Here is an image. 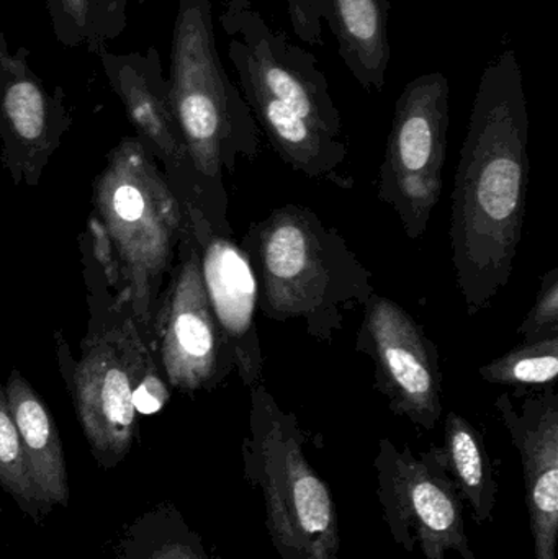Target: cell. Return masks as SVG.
<instances>
[{
	"label": "cell",
	"mask_w": 558,
	"mask_h": 559,
	"mask_svg": "<svg viewBox=\"0 0 558 559\" xmlns=\"http://www.w3.org/2000/svg\"><path fill=\"white\" fill-rule=\"evenodd\" d=\"M241 248L258 278L259 311L301 322L321 344H331L347 312L377 293L346 239L305 206L288 203L251 223Z\"/></svg>",
	"instance_id": "cell-2"
},
{
	"label": "cell",
	"mask_w": 558,
	"mask_h": 559,
	"mask_svg": "<svg viewBox=\"0 0 558 559\" xmlns=\"http://www.w3.org/2000/svg\"><path fill=\"white\" fill-rule=\"evenodd\" d=\"M442 449L462 501L467 502L478 525L488 524L497 508L498 486L480 430L451 411L444 420Z\"/></svg>",
	"instance_id": "cell-18"
},
{
	"label": "cell",
	"mask_w": 558,
	"mask_h": 559,
	"mask_svg": "<svg viewBox=\"0 0 558 559\" xmlns=\"http://www.w3.org/2000/svg\"><path fill=\"white\" fill-rule=\"evenodd\" d=\"M449 94L448 78L431 72L408 82L395 104L377 197L393 209L412 241L428 231L432 210L441 199Z\"/></svg>",
	"instance_id": "cell-7"
},
{
	"label": "cell",
	"mask_w": 558,
	"mask_h": 559,
	"mask_svg": "<svg viewBox=\"0 0 558 559\" xmlns=\"http://www.w3.org/2000/svg\"><path fill=\"white\" fill-rule=\"evenodd\" d=\"M238 75L246 104L285 164L308 179L324 180L341 189L354 186L353 179L343 170L349 154L346 141L318 130L287 105L262 91L254 81Z\"/></svg>",
	"instance_id": "cell-14"
},
{
	"label": "cell",
	"mask_w": 558,
	"mask_h": 559,
	"mask_svg": "<svg viewBox=\"0 0 558 559\" xmlns=\"http://www.w3.org/2000/svg\"><path fill=\"white\" fill-rule=\"evenodd\" d=\"M2 111L19 143L41 147L49 133V105L35 79H12L3 88Z\"/></svg>",
	"instance_id": "cell-22"
},
{
	"label": "cell",
	"mask_w": 558,
	"mask_h": 559,
	"mask_svg": "<svg viewBox=\"0 0 558 559\" xmlns=\"http://www.w3.org/2000/svg\"><path fill=\"white\" fill-rule=\"evenodd\" d=\"M180 262L153 319L167 384L182 393L210 390L235 371V361L213 316L190 228L179 245Z\"/></svg>",
	"instance_id": "cell-9"
},
{
	"label": "cell",
	"mask_w": 558,
	"mask_h": 559,
	"mask_svg": "<svg viewBox=\"0 0 558 559\" xmlns=\"http://www.w3.org/2000/svg\"><path fill=\"white\" fill-rule=\"evenodd\" d=\"M330 22L340 55L369 92L385 85L390 62L389 0H288L292 20L313 9Z\"/></svg>",
	"instance_id": "cell-15"
},
{
	"label": "cell",
	"mask_w": 558,
	"mask_h": 559,
	"mask_svg": "<svg viewBox=\"0 0 558 559\" xmlns=\"http://www.w3.org/2000/svg\"><path fill=\"white\" fill-rule=\"evenodd\" d=\"M557 374L558 337L521 342L513 350L478 368V377L497 386H554Z\"/></svg>",
	"instance_id": "cell-19"
},
{
	"label": "cell",
	"mask_w": 558,
	"mask_h": 559,
	"mask_svg": "<svg viewBox=\"0 0 558 559\" xmlns=\"http://www.w3.org/2000/svg\"><path fill=\"white\" fill-rule=\"evenodd\" d=\"M373 469L383 521L400 548L426 559H446L449 551L477 559L442 447L413 452L380 439Z\"/></svg>",
	"instance_id": "cell-6"
},
{
	"label": "cell",
	"mask_w": 558,
	"mask_h": 559,
	"mask_svg": "<svg viewBox=\"0 0 558 559\" xmlns=\"http://www.w3.org/2000/svg\"><path fill=\"white\" fill-rule=\"evenodd\" d=\"M169 105L203 193V215L231 236L223 170L254 160L261 128L223 69L216 49L212 0H180L170 55Z\"/></svg>",
	"instance_id": "cell-3"
},
{
	"label": "cell",
	"mask_w": 558,
	"mask_h": 559,
	"mask_svg": "<svg viewBox=\"0 0 558 559\" xmlns=\"http://www.w3.org/2000/svg\"><path fill=\"white\" fill-rule=\"evenodd\" d=\"M0 486L36 524L43 522L48 514V508L43 504L29 478L19 430L13 423L2 384H0Z\"/></svg>",
	"instance_id": "cell-21"
},
{
	"label": "cell",
	"mask_w": 558,
	"mask_h": 559,
	"mask_svg": "<svg viewBox=\"0 0 558 559\" xmlns=\"http://www.w3.org/2000/svg\"><path fill=\"white\" fill-rule=\"evenodd\" d=\"M242 473L264 502L265 528L281 559H340L336 502L305 455L297 416L264 383L251 388Z\"/></svg>",
	"instance_id": "cell-4"
},
{
	"label": "cell",
	"mask_w": 558,
	"mask_h": 559,
	"mask_svg": "<svg viewBox=\"0 0 558 559\" xmlns=\"http://www.w3.org/2000/svg\"><path fill=\"white\" fill-rule=\"evenodd\" d=\"M118 94L121 95L128 117L144 138L153 143L157 153L166 159L176 173L179 199L183 206H197L203 212V193L199 176L193 169L186 141L179 124L170 110L169 102H164L156 92L130 66L118 72Z\"/></svg>",
	"instance_id": "cell-17"
},
{
	"label": "cell",
	"mask_w": 558,
	"mask_h": 559,
	"mask_svg": "<svg viewBox=\"0 0 558 559\" xmlns=\"http://www.w3.org/2000/svg\"><path fill=\"white\" fill-rule=\"evenodd\" d=\"M200 255V271L213 316L222 329L246 388L262 383L264 357L258 331L259 286L241 245L215 231L202 210L183 206Z\"/></svg>",
	"instance_id": "cell-11"
},
{
	"label": "cell",
	"mask_w": 558,
	"mask_h": 559,
	"mask_svg": "<svg viewBox=\"0 0 558 559\" xmlns=\"http://www.w3.org/2000/svg\"><path fill=\"white\" fill-rule=\"evenodd\" d=\"M7 403L19 430L29 478L43 504L68 506L69 483L58 427L45 401L19 370H12L5 386Z\"/></svg>",
	"instance_id": "cell-16"
},
{
	"label": "cell",
	"mask_w": 558,
	"mask_h": 559,
	"mask_svg": "<svg viewBox=\"0 0 558 559\" xmlns=\"http://www.w3.org/2000/svg\"><path fill=\"white\" fill-rule=\"evenodd\" d=\"M523 342H539L558 337V267L550 269L541 280L533 308L518 328Z\"/></svg>",
	"instance_id": "cell-23"
},
{
	"label": "cell",
	"mask_w": 558,
	"mask_h": 559,
	"mask_svg": "<svg viewBox=\"0 0 558 559\" xmlns=\"http://www.w3.org/2000/svg\"><path fill=\"white\" fill-rule=\"evenodd\" d=\"M495 407L523 466L534 559H557L558 394L547 386L520 406L501 394Z\"/></svg>",
	"instance_id": "cell-12"
},
{
	"label": "cell",
	"mask_w": 558,
	"mask_h": 559,
	"mask_svg": "<svg viewBox=\"0 0 558 559\" xmlns=\"http://www.w3.org/2000/svg\"><path fill=\"white\" fill-rule=\"evenodd\" d=\"M150 559H219L206 554L205 547L195 534L182 532L157 545Z\"/></svg>",
	"instance_id": "cell-24"
},
{
	"label": "cell",
	"mask_w": 558,
	"mask_h": 559,
	"mask_svg": "<svg viewBox=\"0 0 558 559\" xmlns=\"http://www.w3.org/2000/svg\"><path fill=\"white\" fill-rule=\"evenodd\" d=\"M357 354L373 364V388L395 416L432 430L444 411V373L438 345L403 306L376 295L364 306Z\"/></svg>",
	"instance_id": "cell-8"
},
{
	"label": "cell",
	"mask_w": 558,
	"mask_h": 559,
	"mask_svg": "<svg viewBox=\"0 0 558 559\" xmlns=\"http://www.w3.org/2000/svg\"><path fill=\"white\" fill-rule=\"evenodd\" d=\"M72 394L92 455L102 468H115L133 445L138 413L133 383L114 331L85 347L72 378Z\"/></svg>",
	"instance_id": "cell-13"
},
{
	"label": "cell",
	"mask_w": 558,
	"mask_h": 559,
	"mask_svg": "<svg viewBox=\"0 0 558 559\" xmlns=\"http://www.w3.org/2000/svg\"><path fill=\"white\" fill-rule=\"evenodd\" d=\"M64 12L71 16L78 26H84L87 22L88 0H61Z\"/></svg>",
	"instance_id": "cell-25"
},
{
	"label": "cell",
	"mask_w": 558,
	"mask_h": 559,
	"mask_svg": "<svg viewBox=\"0 0 558 559\" xmlns=\"http://www.w3.org/2000/svg\"><path fill=\"white\" fill-rule=\"evenodd\" d=\"M223 20L242 35L229 41V59L238 74L254 81L318 130L343 140L340 110L314 56L272 32L248 0H233Z\"/></svg>",
	"instance_id": "cell-10"
},
{
	"label": "cell",
	"mask_w": 558,
	"mask_h": 559,
	"mask_svg": "<svg viewBox=\"0 0 558 559\" xmlns=\"http://www.w3.org/2000/svg\"><path fill=\"white\" fill-rule=\"evenodd\" d=\"M530 115L513 49L485 69L452 190L451 251L468 318L510 282L530 183Z\"/></svg>",
	"instance_id": "cell-1"
},
{
	"label": "cell",
	"mask_w": 558,
	"mask_h": 559,
	"mask_svg": "<svg viewBox=\"0 0 558 559\" xmlns=\"http://www.w3.org/2000/svg\"><path fill=\"white\" fill-rule=\"evenodd\" d=\"M121 357L127 364L133 383L134 407L138 414H154L169 401V384L163 377L134 319H127L120 328L114 329Z\"/></svg>",
	"instance_id": "cell-20"
},
{
	"label": "cell",
	"mask_w": 558,
	"mask_h": 559,
	"mask_svg": "<svg viewBox=\"0 0 558 559\" xmlns=\"http://www.w3.org/2000/svg\"><path fill=\"white\" fill-rule=\"evenodd\" d=\"M95 206L134 322L141 332L151 331L161 283L189 229L183 203L144 144L128 138L108 156L95 186Z\"/></svg>",
	"instance_id": "cell-5"
}]
</instances>
